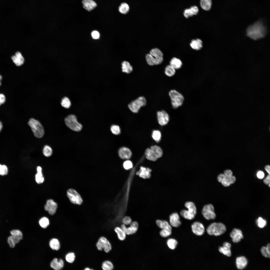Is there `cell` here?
Instances as JSON below:
<instances>
[{
	"label": "cell",
	"instance_id": "48",
	"mask_svg": "<svg viewBox=\"0 0 270 270\" xmlns=\"http://www.w3.org/2000/svg\"><path fill=\"white\" fill-rule=\"evenodd\" d=\"M111 130L114 134L118 135L120 133V129L119 126L116 125H113L110 128Z\"/></svg>",
	"mask_w": 270,
	"mask_h": 270
},
{
	"label": "cell",
	"instance_id": "53",
	"mask_svg": "<svg viewBox=\"0 0 270 270\" xmlns=\"http://www.w3.org/2000/svg\"><path fill=\"white\" fill-rule=\"evenodd\" d=\"M226 179L230 184L234 183L236 180L235 177L232 176L229 177L226 176Z\"/></svg>",
	"mask_w": 270,
	"mask_h": 270
},
{
	"label": "cell",
	"instance_id": "5",
	"mask_svg": "<svg viewBox=\"0 0 270 270\" xmlns=\"http://www.w3.org/2000/svg\"><path fill=\"white\" fill-rule=\"evenodd\" d=\"M28 124L36 137L40 138L43 136L44 134V128L38 120L31 118L29 120Z\"/></svg>",
	"mask_w": 270,
	"mask_h": 270
},
{
	"label": "cell",
	"instance_id": "61",
	"mask_svg": "<svg viewBox=\"0 0 270 270\" xmlns=\"http://www.w3.org/2000/svg\"><path fill=\"white\" fill-rule=\"evenodd\" d=\"M84 270H93L92 269H91L89 267H86L84 269Z\"/></svg>",
	"mask_w": 270,
	"mask_h": 270
},
{
	"label": "cell",
	"instance_id": "49",
	"mask_svg": "<svg viewBox=\"0 0 270 270\" xmlns=\"http://www.w3.org/2000/svg\"><path fill=\"white\" fill-rule=\"evenodd\" d=\"M132 220L131 218L129 216H126L122 219V224L126 225H130L132 222Z\"/></svg>",
	"mask_w": 270,
	"mask_h": 270
},
{
	"label": "cell",
	"instance_id": "46",
	"mask_svg": "<svg viewBox=\"0 0 270 270\" xmlns=\"http://www.w3.org/2000/svg\"><path fill=\"white\" fill-rule=\"evenodd\" d=\"M172 233V230L168 229H162L160 231V235L162 237H167L170 236Z\"/></svg>",
	"mask_w": 270,
	"mask_h": 270
},
{
	"label": "cell",
	"instance_id": "6",
	"mask_svg": "<svg viewBox=\"0 0 270 270\" xmlns=\"http://www.w3.org/2000/svg\"><path fill=\"white\" fill-rule=\"evenodd\" d=\"M163 152L162 149L156 145L151 146L150 148H147L145 152V155L148 160L155 161L162 156Z\"/></svg>",
	"mask_w": 270,
	"mask_h": 270
},
{
	"label": "cell",
	"instance_id": "45",
	"mask_svg": "<svg viewBox=\"0 0 270 270\" xmlns=\"http://www.w3.org/2000/svg\"><path fill=\"white\" fill-rule=\"evenodd\" d=\"M161 137L160 132L158 130H154L152 133V137L156 142H158L160 140Z\"/></svg>",
	"mask_w": 270,
	"mask_h": 270
},
{
	"label": "cell",
	"instance_id": "23",
	"mask_svg": "<svg viewBox=\"0 0 270 270\" xmlns=\"http://www.w3.org/2000/svg\"><path fill=\"white\" fill-rule=\"evenodd\" d=\"M64 265V262L62 260L60 259L58 260L56 258H54L50 264L51 267L56 270L61 269L63 267Z\"/></svg>",
	"mask_w": 270,
	"mask_h": 270
},
{
	"label": "cell",
	"instance_id": "43",
	"mask_svg": "<svg viewBox=\"0 0 270 270\" xmlns=\"http://www.w3.org/2000/svg\"><path fill=\"white\" fill-rule=\"evenodd\" d=\"M39 224L42 227L44 228H46L49 224V220L46 217L42 218L40 220Z\"/></svg>",
	"mask_w": 270,
	"mask_h": 270
},
{
	"label": "cell",
	"instance_id": "11",
	"mask_svg": "<svg viewBox=\"0 0 270 270\" xmlns=\"http://www.w3.org/2000/svg\"><path fill=\"white\" fill-rule=\"evenodd\" d=\"M67 195L71 202L74 204L80 205L83 202L80 195L74 189H69L67 191Z\"/></svg>",
	"mask_w": 270,
	"mask_h": 270
},
{
	"label": "cell",
	"instance_id": "50",
	"mask_svg": "<svg viewBox=\"0 0 270 270\" xmlns=\"http://www.w3.org/2000/svg\"><path fill=\"white\" fill-rule=\"evenodd\" d=\"M123 166L124 168L126 170L130 169L132 167V162L130 160H127L123 163Z\"/></svg>",
	"mask_w": 270,
	"mask_h": 270
},
{
	"label": "cell",
	"instance_id": "20",
	"mask_svg": "<svg viewBox=\"0 0 270 270\" xmlns=\"http://www.w3.org/2000/svg\"><path fill=\"white\" fill-rule=\"evenodd\" d=\"M118 154L120 158L123 159L130 158L132 155L130 150L128 148L123 147L121 148L118 151Z\"/></svg>",
	"mask_w": 270,
	"mask_h": 270
},
{
	"label": "cell",
	"instance_id": "60",
	"mask_svg": "<svg viewBox=\"0 0 270 270\" xmlns=\"http://www.w3.org/2000/svg\"><path fill=\"white\" fill-rule=\"evenodd\" d=\"M265 169L266 172L268 173L269 174H270V166L269 165H267L265 167Z\"/></svg>",
	"mask_w": 270,
	"mask_h": 270
},
{
	"label": "cell",
	"instance_id": "12",
	"mask_svg": "<svg viewBox=\"0 0 270 270\" xmlns=\"http://www.w3.org/2000/svg\"><path fill=\"white\" fill-rule=\"evenodd\" d=\"M202 213L204 217L207 220L214 219L216 216L214 212V208L211 204L204 206L202 209Z\"/></svg>",
	"mask_w": 270,
	"mask_h": 270
},
{
	"label": "cell",
	"instance_id": "14",
	"mask_svg": "<svg viewBox=\"0 0 270 270\" xmlns=\"http://www.w3.org/2000/svg\"><path fill=\"white\" fill-rule=\"evenodd\" d=\"M157 116L158 122L160 125H165L169 122V116L165 111L162 110L158 111L157 113Z\"/></svg>",
	"mask_w": 270,
	"mask_h": 270
},
{
	"label": "cell",
	"instance_id": "38",
	"mask_svg": "<svg viewBox=\"0 0 270 270\" xmlns=\"http://www.w3.org/2000/svg\"><path fill=\"white\" fill-rule=\"evenodd\" d=\"M176 69L170 65L167 66L165 68L164 72L169 77H172L175 74Z\"/></svg>",
	"mask_w": 270,
	"mask_h": 270
},
{
	"label": "cell",
	"instance_id": "26",
	"mask_svg": "<svg viewBox=\"0 0 270 270\" xmlns=\"http://www.w3.org/2000/svg\"><path fill=\"white\" fill-rule=\"evenodd\" d=\"M190 46L192 48L196 50H200L202 47V42L200 39L197 38L191 41Z\"/></svg>",
	"mask_w": 270,
	"mask_h": 270
},
{
	"label": "cell",
	"instance_id": "32",
	"mask_svg": "<svg viewBox=\"0 0 270 270\" xmlns=\"http://www.w3.org/2000/svg\"><path fill=\"white\" fill-rule=\"evenodd\" d=\"M122 71L123 72L129 74L132 71V67L128 62L124 61L122 62Z\"/></svg>",
	"mask_w": 270,
	"mask_h": 270
},
{
	"label": "cell",
	"instance_id": "52",
	"mask_svg": "<svg viewBox=\"0 0 270 270\" xmlns=\"http://www.w3.org/2000/svg\"><path fill=\"white\" fill-rule=\"evenodd\" d=\"M8 172V169L7 166L4 165H2V168L1 175L3 176L6 175Z\"/></svg>",
	"mask_w": 270,
	"mask_h": 270
},
{
	"label": "cell",
	"instance_id": "57",
	"mask_svg": "<svg viewBox=\"0 0 270 270\" xmlns=\"http://www.w3.org/2000/svg\"><path fill=\"white\" fill-rule=\"evenodd\" d=\"M264 176V172L261 171H260L258 172L257 174V176L258 178L259 179H262L263 178Z\"/></svg>",
	"mask_w": 270,
	"mask_h": 270
},
{
	"label": "cell",
	"instance_id": "34",
	"mask_svg": "<svg viewBox=\"0 0 270 270\" xmlns=\"http://www.w3.org/2000/svg\"><path fill=\"white\" fill-rule=\"evenodd\" d=\"M102 269L104 270H112L114 268L113 264L110 261L107 260L104 261L101 266Z\"/></svg>",
	"mask_w": 270,
	"mask_h": 270
},
{
	"label": "cell",
	"instance_id": "18",
	"mask_svg": "<svg viewBox=\"0 0 270 270\" xmlns=\"http://www.w3.org/2000/svg\"><path fill=\"white\" fill-rule=\"evenodd\" d=\"M83 8L87 11L90 12L97 6V4L94 0H82V1Z\"/></svg>",
	"mask_w": 270,
	"mask_h": 270
},
{
	"label": "cell",
	"instance_id": "41",
	"mask_svg": "<svg viewBox=\"0 0 270 270\" xmlns=\"http://www.w3.org/2000/svg\"><path fill=\"white\" fill-rule=\"evenodd\" d=\"M43 153L46 156L48 157L51 156L52 154V150L49 146H45L42 150Z\"/></svg>",
	"mask_w": 270,
	"mask_h": 270
},
{
	"label": "cell",
	"instance_id": "4",
	"mask_svg": "<svg viewBox=\"0 0 270 270\" xmlns=\"http://www.w3.org/2000/svg\"><path fill=\"white\" fill-rule=\"evenodd\" d=\"M184 206L188 210H182L180 212V215L186 219L189 220L193 219L196 213L195 205L192 202H188L185 203Z\"/></svg>",
	"mask_w": 270,
	"mask_h": 270
},
{
	"label": "cell",
	"instance_id": "3",
	"mask_svg": "<svg viewBox=\"0 0 270 270\" xmlns=\"http://www.w3.org/2000/svg\"><path fill=\"white\" fill-rule=\"evenodd\" d=\"M168 94L173 108L176 109L182 105L184 98L182 94L176 90H172L169 91Z\"/></svg>",
	"mask_w": 270,
	"mask_h": 270
},
{
	"label": "cell",
	"instance_id": "27",
	"mask_svg": "<svg viewBox=\"0 0 270 270\" xmlns=\"http://www.w3.org/2000/svg\"><path fill=\"white\" fill-rule=\"evenodd\" d=\"M156 222L158 227L161 229L172 230L171 226L166 221L158 220H156Z\"/></svg>",
	"mask_w": 270,
	"mask_h": 270
},
{
	"label": "cell",
	"instance_id": "22",
	"mask_svg": "<svg viewBox=\"0 0 270 270\" xmlns=\"http://www.w3.org/2000/svg\"><path fill=\"white\" fill-rule=\"evenodd\" d=\"M231 247V245L230 243L225 242L224 243L223 246L219 248V251L224 255L230 257L231 256L232 254Z\"/></svg>",
	"mask_w": 270,
	"mask_h": 270
},
{
	"label": "cell",
	"instance_id": "44",
	"mask_svg": "<svg viewBox=\"0 0 270 270\" xmlns=\"http://www.w3.org/2000/svg\"><path fill=\"white\" fill-rule=\"evenodd\" d=\"M76 258V256L74 253L73 252H71L67 254L65 257L66 260L68 262L72 263L74 262Z\"/></svg>",
	"mask_w": 270,
	"mask_h": 270
},
{
	"label": "cell",
	"instance_id": "59",
	"mask_svg": "<svg viewBox=\"0 0 270 270\" xmlns=\"http://www.w3.org/2000/svg\"><path fill=\"white\" fill-rule=\"evenodd\" d=\"M270 174H269L264 180V182L265 184H270Z\"/></svg>",
	"mask_w": 270,
	"mask_h": 270
},
{
	"label": "cell",
	"instance_id": "21",
	"mask_svg": "<svg viewBox=\"0 0 270 270\" xmlns=\"http://www.w3.org/2000/svg\"><path fill=\"white\" fill-rule=\"evenodd\" d=\"M236 265L237 268L239 270H242L245 268L248 264L247 259L244 256L237 257L236 260Z\"/></svg>",
	"mask_w": 270,
	"mask_h": 270
},
{
	"label": "cell",
	"instance_id": "64",
	"mask_svg": "<svg viewBox=\"0 0 270 270\" xmlns=\"http://www.w3.org/2000/svg\"><path fill=\"white\" fill-rule=\"evenodd\" d=\"M2 76L0 75V86L1 84V81L2 80Z\"/></svg>",
	"mask_w": 270,
	"mask_h": 270
},
{
	"label": "cell",
	"instance_id": "40",
	"mask_svg": "<svg viewBox=\"0 0 270 270\" xmlns=\"http://www.w3.org/2000/svg\"><path fill=\"white\" fill-rule=\"evenodd\" d=\"M166 243L170 249L174 250L176 247L178 242L176 240L170 238L167 240Z\"/></svg>",
	"mask_w": 270,
	"mask_h": 270
},
{
	"label": "cell",
	"instance_id": "19",
	"mask_svg": "<svg viewBox=\"0 0 270 270\" xmlns=\"http://www.w3.org/2000/svg\"><path fill=\"white\" fill-rule=\"evenodd\" d=\"M170 224L171 226L178 227L181 224L180 218L178 214L176 212L172 214L169 218Z\"/></svg>",
	"mask_w": 270,
	"mask_h": 270
},
{
	"label": "cell",
	"instance_id": "2",
	"mask_svg": "<svg viewBox=\"0 0 270 270\" xmlns=\"http://www.w3.org/2000/svg\"><path fill=\"white\" fill-rule=\"evenodd\" d=\"M163 54L159 49L155 48L152 49L150 52V54H147L146 59L148 64L150 65L153 66L161 64L163 62Z\"/></svg>",
	"mask_w": 270,
	"mask_h": 270
},
{
	"label": "cell",
	"instance_id": "56",
	"mask_svg": "<svg viewBox=\"0 0 270 270\" xmlns=\"http://www.w3.org/2000/svg\"><path fill=\"white\" fill-rule=\"evenodd\" d=\"M6 100L4 95L2 94H0V106L5 102Z\"/></svg>",
	"mask_w": 270,
	"mask_h": 270
},
{
	"label": "cell",
	"instance_id": "62",
	"mask_svg": "<svg viewBox=\"0 0 270 270\" xmlns=\"http://www.w3.org/2000/svg\"><path fill=\"white\" fill-rule=\"evenodd\" d=\"M2 127V124L1 122L0 121V132L1 130Z\"/></svg>",
	"mask_w": 270,
	"mask_h": 270
},
{
	"label": "cell",
	"instance_id": "29",
	"mask_svg": "<svg viewBox=\"0 0 270 270\" xmlns=\"http://www.w3.org/2000/svg\"><path fill=\"white\" fill-rule=\"evenodd\" d=\"M114 230L119 240L123 241L125 239L126 235L120 227H116L114 228Z\"/></svg>",
	"mask_w": 270,
	"mask_h": 270
},
{
	"label": "cell",
	"instance_id": "39",
	"mask_svg": "<svg viewBox=\"0 0 270 270\" xmlns=\"http://www.w3.org/2000/svg\"><path fill=\"white\" fill-rule=\"evenodd\" d=\"M261 252L262 255L266 258H270V245L268 244L266 247L262 246L261 249Z\"/></svg>",
	"mask_w": 270,
	"mask_h": 270
},
{
	"label": "cell",
	"instance_id": "55",
	"mask_svg": "<svg viewBox=\"0 0 270 270\" xmlns=\"http://www.w3.org/2000/svg\"><path fill=\"white\" fill-rule=\"evenodd\" d=\"M226 176L224 174H220L218 176L217 178V180L219 182H221L225 178Z\"/></svg>",
	"mask_w": 270,
	"mask_h": 270
},
{
	"label": "cell",
	"instance_id": "24",
	"mask_svg": "<svg viewBox=\"0 0 270 270\" xmlns=\"http://www.w3.org/2000/svg\"><path fill=\"white\" fill-rule=\"evenodd\" d=\"M12 58L14 62L18 66L22 65L24 62V58L19 52H17L14 55L12 56Z\"/></svg>",
	"mask_w": 270,
	"mask_h": 270
},
{
	"label": "cell",
	"instance_id": "36",
	"mask_svg": "<svg viewBox=\"0 0 270 270\" xmlns=\"http://www.w3.org/2000/svg\"><path fill=\"white\" fill-rule=\"evenodd\" d=\"M49 244L51 248L54 250H58L60 248V242L56 238L51 239L50 242Z\"/></svg>",
	"mask_w": 270,
	"mask_h": 270
},
{
	"label": "cell",
	"instance_id": "25",
	"mask_svg": "<svg viewBox=\"0 0 270 270\" xmlns=\"http://www.w3.org/2000/svg\"><path fill=\"white\" fill-rule=\"evenodd\" d=\"M198 12V7L196 6H192L190 8L186 9L184 11V14L186 18H188L193 15L197 14Z\"/></svg>",
	"mask_w": 270,
	"mask_h": 270
},
{
	"label": "cell",
	"instance_id": "33",
	"mask_svg": "<svg viewBox=\"0 0 270 270\" xmlns=\"http://www.w3.org/2000/svg\"><path fill=\"white\" fill-rule=\"evenodd\" d=\"M10 234L14 239L17 242H19L22 238V233L19 230H12L10 232Z\"/></svg>",
	"mask_w": 270,
	"mask_h": 270
},
{
	"label": "cell",
	"instance_id": "28",
	"mask_svg": "<svg viewBox=\"0 0 270 270\" xmlns=\"http://www.w3.org/2000/svg\"><path fill=\"white\" fill-rule=\"evenodd\" d=\"M182 64V62L180 60L176 57L172 58L170 62V65L176 70L180 69Z\"/></svg>",
	"mask_w": 270,
	"mask_h": 270
},
{
	"label": "cell",
	"instance_id": "9",
	"mask_svg": "<svg viewBox=\"0 0 270 270\" xmlns=\"http://www.w3.org/2000/svg\"><path fill=\"white\" fill-rule=\"evenodd\" d=\"M146 100L143 96H140L130 102L128 107L130 110L134 113H138L141 107L145 106Z\"/></svg>",
	"mask_w": 270,
	"mask_h": 270
},
{
	"label": "cell",
	"instance_id": "13",
	"mask_svg": "<svg viewBox=\"0 0 270 270\" xmlns=\"http://www.w3.org/2000/svg\"><path fill=\"white\" fill-rule=\"evenodd\" d=\"M130 225L129 226L127 227L126 225L122 224L120 226L121 228L127 235L134 234L136 233L138 230V224L137 222H132Z\"/></svg>",
	"mask_w": 270,
	"mask_h": 270
},
{
	"label": "cell",
	"instance_id": "10",
	"mask_svg": "<svg viewBox=\"0 0 270 270\" xmlns=\"http://www.w3.org/2000/svg\"><path fill=\"white\" fill-rule=\"evenodd\" d=\"M96 246L97 249L102 251L103 250L106 253L110 252L112 248L111 244L109 240L105 237L102 236L98 239Z\"/></svg>",
	"mask_w": 270,
	"mask_h": 270
},
{
	"label": "cell",
	"instance_id": "17",
	"mask_svg": "<svg viewBox=\"0 0 270 270\" xmlns=\"http://www.w3.org/2000/svg\"><path fill=\"white\" fill-rule=\"evenodd\" d=\"M230 236L234 243L239 242L243 238L242 231L238 229H234L230 233Z\"/></svg>",
	"mask_w": 270,
	"mask_h": 270
},
{
	"label": "cell",
	"instance_id": "31",
	"mask_svg": "<svg viewBox=\"0 0 270 270\" xmlns=\"http://www.w3.org/2000/svg\"><path fill=\"white\" fill-rule=\"evenodd\" d=\"M151 171V170L150 169L142 166L140 167V170L138 172V174L142 178H148L150 176Z\"/></svg>",
	"mask_w": 270,
	"mask_h": 270
},
{
	"label": "cell",
	"instance_id": "8",
	"mask_svg": "<svg viewBox=\"0 0 270 270\" xmlns=\"http://www.w3.org/2000/svg\"><path fill=\"white\" fill-rule=\"evenodd\" d=\"M64 122L66 126L74 131H79L82 129V125L78 122L76 116L74 114H70L66 117Z\"/></svg>",
	"mask_w": 270,
	"mask_h": 270
},
{
	"label": "cell",
	"instance_id": "7",
	"mask_svg": "<svg viewBox=\"0 0 270 270\" xmlns=\"http://www.w3.org/2000/svg\"><path fill=\"white\" fill-rule=\"evenodd\" d=\"M226 231L225 226L221 223H213L208 227L206 230L207 232L209 235L216 236L222 234Z\"/></svg>",
	"mask_w": 270,
	"mask_h": 270
},
{
	"label": "cell",
	"instance_id": "58",
	"mask_svg": "<svg viewBox=\"0 0 270 270\" xmlns=\"http://www.w3.org/2000/svg\"><path fill=\"white\" fill-rule=\"evenodd\" d=\"M224 174L226 177H229L232 176V171L230 170H226L224 172Z\"/></svg>",
	"mask_w": 270,
	"mask_h": 270
},
{
	"label": "cell",
	"instance_id": "54",
	"mask_svg": "<svg viewBox=\"0 0 270 270\" xmlns=\"http://www.w3.org/2000/svg\"><path fill=\"white\" fill-rule=\"evenodd\" d=\"M91 34L93 38L95 39L98 38L100 36V34L99 32L96 30H94L92 31Z\"/></svg>",
	"mask_w": 270,
	"mask_h": 270
},
{
	"label": "cell",
	"instance_id": "30",
	"mask_svg": "<svg viewBox=\"0 0 270 270\" xmlns=\"http://www.w3.org/2000/svg\"><path fill=\"white\" fill-rule=\"evenodd\" d=\"M37 173L35 175V180L38 184H41L44 181V178L42 172V168L40 166L37 168Z\"/></svg>",
	"mask_w": 270,
	"mask_h": 270
},
{
	"label": "cell",
	"instance_id": "51",
	"mask_svg": "<svg viewBox=\"0 0 270 270\" xmlns=\"http://www.w3.org/2000/svg\"><path fill=\"white\" fill-rule=\"evenodd\" d=\"M8 242L10 247L13 248L14 247L16 244L12 236H10L8 238Z\"/></svg>",
	"mask_w": 270,
	"mask_h": 270
},
{
	"label": "cell",
	"instance_id": "1",
	"mask_svg": "<svg viewBox=\"0 0 270 270\" xmlns=\"http://www.w3.org/2000/svg\"><path fill=\"white\" fill-rule=\"evenodd\" d=\"M267 32V29L264 24L262 22L258 21L248 27L246 35L252 39L257 40L264 37Z\"/></svg>",
	"mask_w": 270,
	"mask_h": 270
},
{
	"label": "cell",
	"instance_id": "37",
	"mask_svg": "<svg viewBox=\"0 0 270 270\" xmlns=\"http://www.w3.org/2000/svg\"><path fill=\"white\" fill-rule=\"evenodd\" d=\"M130 9V8L128 5L125 2L122 3L119 6L118 10L119 12L121 14H125L127 13Z\"/></svg>",
	"mask_w": 270,
	"mask_h": 270
},
{
	"label": "cell",
	"instance_id": "15",
	"mask_svg": "<svg viewBox=\"0 0 270 270\" xmlns=\"http://www.w3.org/2000/svg\"><path fill=\"white\" fill-rule=\"evenodd\" d=\"M191 227L193 232L198 236H201L203 234L205 231V228L203 224L199 222H195L192 225Z\"/></svg>",
	"mask_w": 270,
	"mask_h": 270
},
{
	"label": "cell",
	"instance_id": "63",
	"mask_svg": "<svg viewBox=\"0 0 270 270\" xmlns=\"http://www.w3.org/2000/svg\"><path fill=\"white\" fill-rule=\"evenodd\" d=\"M2 165L0 164V175H1V174L2 172Z\"/></svg>",
	"mask_w": 270,
	"mask_h": 270
},
{
	"label": "cell",
	"instance_id": "42",
	"mask_svg": "<svg viewBox=\"0 0 270 270\" xmlns=\"http://www.w3.org/2000/svg\"><path fill=\"white\" fill-rule=\"evenodd\" d=\"M61 104L62 106L63 107L68 108L70 107L71 103L70 100L68 97H65L62 99Z\"/></svg>",
	"mask_w": 270,
	"mask_h": 270
},
{
	"label": "cell",
	"instance_id": "35",
	"mask_svg": "<svg viewBox=\"0 0 270 270\" xmlns=\"http://www.w3.org/2000/svg\"><path fill=\"white\" fill-rule=\"evenodd\" d=\"M200 4L203 9L208 10H210L212 6V0H200Z\"/></svg>",
	"mask_w": 270,
	"mask_h": 270
},
{
	"label": "cell",
	"instance_id": "16",
	"mask_svg": "<svg viewBox=\"0 0 270 270\" xmlns=\"http://www.w3.org/2000/svg\"><path fill=\"white\" fill-rule=\"evenodd\" d=\"M57 204L52 199L48 200L44 206L46 210L48 211L51 215L54 214L56 213L57 208Z\"/></svg>",
	"mask_w": 270,
	"mask_h": 270
},
{
	"label": "cell",
	"instance_id": "47",
	"mask_svg": "<svg viewBox=\"0 0 270 270\" xmlns=\"http://www.w3.org/2000/svg\"><path fill=\"white\" fill-rule=\"evenodd\" d=\"M256 222L258 227L260 228H264L266 224V220L260 217L258 219Z\"/></svg>",
	"mask_w": 270,
	"mask_h": 270
}]
</instances>
